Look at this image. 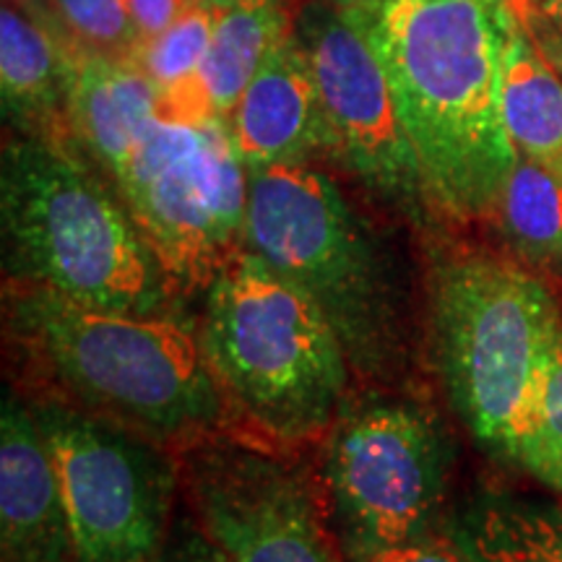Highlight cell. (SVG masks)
Here are the masks:
<instances>
[{
	"instance_id": "6da1fadb",
	"label": "cell",
	"mask_w": 562,
	"mask_h": 562,
	"mask_svg": "<svg viewBox=\"0 0 562 562\" xmlns=\"http://www.w3.org/2000/svg\"><path fill=\"white\" fill-rule=\"evenodd\" d=\"M3 334L30 396L58 398L175 453L240 432L188 313H112L5 281Z\"/></svg>"
},
{
	"instance_id": "7a4b0ae2",
	"label": "cell",
	"mask_w": 562,
	"mask_h": 562,
	"mask_svg": "<svg viewBox=\"0 0 562 562\" xmlns=\"http://www.w3.org/2000/svg\"><path fill=\"white\" fill-rule=\"evenodd\" d=\"M438 214L495 216L513 149L503 117V0H383L364 21Z\"/></svg>"
},
{
	"instance_id": "3957f363",
	"label": "cell",
	"mask_w": 562,
	"mask_h": 562,
	"mask_svg": "<svg viewBox=\"0 0 562 562\" xmlns=\"http://www.w3.org/2000/svg\"><path fill=\"white\" fill-rule=\"evenodd\" d=\"M248 250L331 323L355 381L406 389L417 360L409 271L313 161L248 170Z\"/></svg>"
},
{
	"instance_id": "277c9868",
	"label": "cell",
	"mask_w": 562,
	"mask_h": 562,
	"mask_svg": "<svg viewBox=\"0 0 562 562\" xmlns=\"http://www.w3.org/2000/svg\"><path fill=\"white\" fill-rule=\"evenodd\" d=\"M112 186L74 136L13 133L0 161L5 281L112 313H186V297Z\"/></svg>"
},
{
	"instance_id": "5b68a950",
	"label": "cell",
	"mask_w": 562,
	"mask_h": 562,
	"mask_svg": "<svg viewBox=\"0 0 562 562\" xmlns=\"http://www.w3.org/2000/svg\"><path fill=\"white\" fill-rule=\"evenodd\" d=\"M201 297V347L237 430L294 451L326 440L355 375L318 305L245 245Z\"/></svg>"
},
{
	"instance_id": "8992f818",
	"label": "cell",
	"mask_w": 562,
	"mask_h": 562,
	"mask_svg": "<svg viewBox=\"0 0 562 562\" xmlns=\"http://www.w3.org/2000/svg\"><path fill=\"white\" fill-rule=\"evenodd\" d=\"M432 364L453 412L513 461L562 336L560 305L537 271L472 248H435L425 277Z\"/></svg>"
},
{
	"instance_id": "52a82bcc",
	"label": "cell",
	"mask_w": 562,
	"mask_h": 562,
	"mask_svg": "<svg viewBox=\"0 0 562 562\" xmlns=\"http://www.w3.org/2000/svg\"><path fill=\"white\" fill-rule=\"evenodd\" d=\"M321 484L339 552L438 533L453 442L440 414L409 389L349 396L321 442Z\"/></svg>"
},
{
	"instance_id": "ba28073f",
	"label": "cell",
	"mask_w": 562,
	"mask_h": 562,
	"mask_svg": "<svg viewBox=\"0 0 562 562\" xmlns=\"http://www.w3.org/2000/svg\"><path fill=\"white\" fill-rule=\"evenodd\" d=\"M115 191L186 300L206 292L243 250L248 167L227 121L161 112L115 178Z\"/></svg>"
},
{
	"instance_id": "9c48e42d",
	"label": "cell",
	"mask_w": 562,
	"mask_h": 562,
	"mask_svg": "<svg viewBox=\"0 0 562 562\" xmlns=\"http://www.w3.org/2000/svg\"><path fill=\"white\" fill-rule=\"evenodd\" d=\"M66 501L76 562H154L175 521L170 448L50 396H30Z\"/></svg>"
},
{
	"instance_id": "30bf717a",
	"label": "cell",
	"mask_w": 562,
	"mask_h": 562,
	"mask_svg": "<svg viewBox=\"0 0 562 562\" xmlns=\"http://www.w3.org/2000/svg\"><path fill=\"white\" fill-rule=\"evenodd\" d=\"M178 459L188 508L235 562H341L321 474L302 451L224 432Z\"/></svg>"
},
{
	"instance_id": "8fae6325",
	"label": "cell",
	"mask_w": 562,
	"mask_h": 562,
	"mask_svg": "<svg viewBox=\"0 0 562 562\" xmlns=\"http://www.w3.org/2000/svg\"><path fill=\"white\" fill-rule=\"evenodd\" d=\"M297 37L318 83L334 159L378 203L417 229H430L438 211L364 21L311 0L300 13Z\"/></svg>"
},
{
	"instance_id": "7c38bea8",
	"label": "cell",
	"mask_w": 562,
	"mask_h": 562,
	"mask_svg": "<svg viewBox=\"0 0 562 562\" xmlns=\"http://www.w3.org/2000/svg\"><path fill=\"white\" fill-rule=\"evenodd\" d=\"M0 562H76L53 451L11 385L0 404Z\"/></svg>"
},
{
	"instance_id": "4fadbf2b",
	"label": "cell",
	"mask_w": 562,
	"mask_h": 562,
	"mask_svg": "<svg viewBox=\"0 0 562 562\" xmlns=\"http://www.w3.org/2000/svg\"><path fill=\"white\" fill-rule=\"evenodd\" d=\"M227 123L248 170L334 159L318 83L297 30L273 47Z\"/></svg>"
},
{
	"instance_id": "5bb4252c",
	"label": "cell",
	"mask_w": 562,
	"mask_h": 562,
	"mask_svg": "<svg viewBox=\"0 0 562 562\" xmlns=\"http://www.w3.org/2000/svg\"><path fill=\"white\" fill-rule=\"evenodd\" d=\"M74 53L40 9L5 3L0 11L3 117L21 136L63 138L70 131Z\"/></svg>"
},
{
	"instance_id": "9a60e30c",
	"label": "cell",
	"mask_w": 562,
	"mask_h": 562,
	"mask_svg": "<svg viewBox=\"0 0 562 562\" xmlns=\"http://www.w3.org/2000/svg\"><path fill=\"white\" fill-rule=\"evenodd\" d=\"M159 115V89L136 63L108 55H74L70 131L112 182Z\"/></svg>"
},
{
	"instance_id": "2e32d148",
	"label": "cell",
	"mask_w": 562,
	"mask_h": 562,
	"mask_svg": "<svg viewBox=\"0 0 562 562\" xmlns=\"http://www.w3.org/2000/svg\"><path fill=\"white\" fill-rule=\"evenodd\" d=\"M294 32L284 3H243L216 9L214 34L191 91L161 110L170 117H220L229 121L243 91L273 47Z\"/></svg>"
},
{
	"instance_id": "e0dca14e",
	"label": "cell",
	"mask_w": 562,
	"mask_h": 562,
	"mask_svg": "<svg viewBox=\"0 0 562 562\" xmlns=\"http://www.w3.org/2000/svg\"><path fill=\"white\" fill-rule=\"evenodd\" d=\"M503 117L513 149L562 180V76L513 9L503 55Z\"/></svg>"
},
{
	"instance_id": "ac0fdd59",
	"label": "cell",
	"mask_w": 562,
	"mask_h": 562,
	"mask_svg": "<svg viewBox=\"0 0 562 562\" xmlns=\"http://www.w3.org/2000/svg\"><path fill=\"white\" fill-rule=\"evenodd\" d=\"M451 533L476 562H562V513L484 495Z\"/></svg>"
},
{
	"instance_id": "d6986e66",
	"label": "cell",
	"mask_w": 562,
	"mask_h": 562,
	"mask_svg": "<svg viewBox=\"0 0 562 562\" xmlns=\"http://www.w3.org/2000/svg\"><path fill=\"white\" fill-rule=\"evenodd\" d=\"M492 220L516 261L533 271L562 273V180L516 151Z\"/></svg>"
},
{
	"instance_id": "ffe728a7",
	"label": "cell",
	"mask_w": 562,
	"mask_h": 562,
	"mask_svg": "<svg viewBox=\"0 0 562 562\" xmlns=\"http://www.w3.org/2000/svg\"><path fill=\"white\" fill-rule=\"evenodd\" d=\"M216 9L206 0L188 9L157 37L140 42L133 63L161 94V110L178 104L193 87L214 34Z\"/></svg>"
},
{
	"instance_id": "44dd1931",
	"label": "cell",
	"mask_w": 562,
	"mask_h": 562,
	"mask_svg": "<svg viewBox=\"0 0 562 562\" xmlns=\"http://www.w3.org/2000/svg\"><path fill=\"white\" fill-rule=\"evenodd\" d=\"M40 11L53 21L74 55L133 60L140 45L125 0H47Z\"/></svg>"
},
{
	"instance_id": "7402d4cb",
	"label": "cell",
	"mask_w": 562,
	"mask_h": 562,
	"mask_svg": "<svg viewBox=\"0 0 562 562\" xmlns=\"http://www.w3.org/2000/svg\"><path fill=\"white\" fill-rule=\"evenodd\" d=\"M513 461L562 497V336Z\"/></svg>"
},
{
	"instance_id": "603a6c76",
	"label": "cell",
	"mask_w": 562,
	"mask_h": 562,
	"mask_svg": "<svg viewBox=\"0 0 562 562\" xmlns=\"http://www.w3.org/2000/svg\"><path fill=\"white\" fill-rule=\"evenodd\" d=\"M341 562H476L463 550V544L448 533H430V537L412 539L404 544L372 547V550L341 552Z\"/></svg>"
},
{
	"instance_id": "cb8c5ba5",
	"label": "cell",
	"mask_w": 562,
	"mask_h": 562,
	"mask_svg": "<svg viewBox=\"0 0 562 562\" xmlns=\"http://www.w3.org/2000/svg\"><path fill=\"white\" fill-rule=\"evenodd\" d=\"M154 562H235L203 531L193 513L175 516L165 547Z\"/></svg>"
},
{
	"instance_id": "d4e9b609",
	"label": "cell",
	"mask_w": 562,
	"mask_h": 562,
	"mask_svg": "<svg viewBox=\"0 0 562 562\" xmlns=\"http://www.w3.org/2000/svg\"><path fill=\"white\" fill-rule=\"evenodd\" d=\"M195 3H201V0H125V9L131 13L138 40L146 42L165 32Z\"/></svg>"
},
{
	"instance_id": "484cf974",
	"label": "cell",
	"mask_w": 562,
	"mask_h": 562,
	"mask_svg": "<svg viewBox=\"0 0 562 562\" xmlns=\"http://www.w3.org/2000/svg\"><path fill=\"white\" fill-rule=\"evenodd\" d=\"M516 13H521L524 16L526 26H529L531 37H533V42H537L539 50H542L547 63H550V66L562 76V32L554 30L550 21L539 13V9L516 11Z\"/></svg>"
},
{
	"instance_id": "4316f807",
	"label": "cell",
	"mask_w": 562,
	"mask_h": 562,
	"mask_svg": "<svg viewBox=\"0 0 562 562\" xmlns=\"http://www.w3.org/2000/svg\"><path fill=\"white\" fill-rule=\"evenodd\" d=\"M318 3L331 5V9L349 13V16H357L360 21H368L383 0H318Z\"/></svg>"
},
{
	"instance_id": "83f0119b",
	"label": "cell",
	"mask_w": 562,
	"mask_h": 562,
	"mask_svg": "<svg viewBox=\"0 0 562 562\" xmlns=\"http://www.w3.org/2000/svg\"><path fill=\"white\" fill-rule=\"evenodd\" d=\"M539 13L550 21L554 30L562 32V0H544V3L539 5Z\"/></svg>"
},
{
	"instance_id": "f1b7e54d",
	"label": "cell",
	"mask_w": 562,
	"mask_h": 562,
	"mask_svg": "<svg viewBox=\"0 0 562 562\" xmlns=\"http://www.w3.org/2000/svg\"><path fill=\"white\" fill-rule=\"evenodd\" d=\"M214 9H224V5H243V3H284V0H206Z\"/></svg>"
},
{
	"instance_id": "f546056e",
	"label": "cell",
	"mask_w": 562,
	"mask_h": 562,
	"mask_svg": "<svg viewBox=\"0 0 562 562\" xmlns=\"http://www.w3.org/2000/svg\"><path fill=\"white\" fill-rule=\"evenodd\" d=\"M503 3H508L513 11H533V9H539L544 0H503Z\"/></svg>"
},
{
	"instance_id": "4dcf8cb0",
	"label": "cell",
	"mask_w": 562,
	"mask_h": 562,
	"mask_svg": "<svg viewBox=\"0 0 562 562\" xmlns=\"http://www.w3.org/2000/svg\"><path fill=\"white\" fill-rule=\"evenodd\" d=\"M16 3H21V0H16Z\"/></svg>"
}]
</instances>
